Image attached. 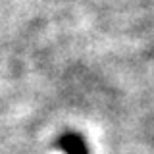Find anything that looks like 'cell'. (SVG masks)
Instances as JSON below:
<instances>
[{
  "mask_svg": "<svg viewBox=\"0 0 154 154\" xmlns=\"http://www.w3.org/2000/svg\"><path fill=\"white\" fill-rule=\"evenodd\" d=\"M56 146L66 154H89V148H87L83 137H79V135H75V133L62 135V137L58 139Z\"/></svg>",
  "mask_w": 154,
  "mask_h": 154,
  "instance_id": "obj_1",
  "label": "cell"
}]
</instances>
